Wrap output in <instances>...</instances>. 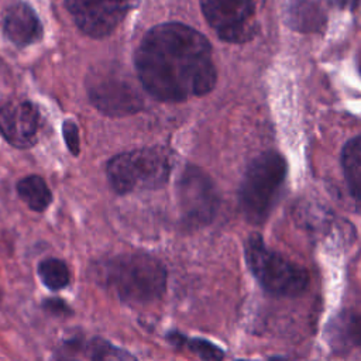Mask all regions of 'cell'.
I'll return each instance as SVG.
<instances>
[{
    "instance_id": "cell-16",
    "label": "cell",
    "mask_w": 361,
    "mask_h": 361,
    "mask_svg": "<svg viewBox=\"0 0 361 361\" xmlns=\"http://www.w3.org/2000/svg\"><path fill=\"white\" fill-rule=\"evenodd\" d=\"M38 275L42 283L51 290H59L68 286L71 274L66 264L58 258H47L38 265Z\"/></svg>"
},
{
    "instance_id": "cell-10",
    "label": "cell",
    "mask_w": 361,
    "mask_h": 361,
    "mask_svg": "<svg viewBox=\"0 0 361 361\" xmlns=\"http://www.w3.org/2000/svg\"><path fill=\"white\" fill-rule=\"evenodd\" d=\"M39 113L30 102H7L0 106V134L17 148H28L37 140Z\"/></svg>"
},
{
    "instance_id": "cell-19",
    "label": "cell",
    "mask_w": 361,
    "mask_h": 361,
    "mask_svg": "<svg viewBox=\"0 0 361 361\" xmlns=\"http://www.w3.org/2000/svg\"><path fill=\"white\" fill-rule=\"evenodd\" d=\"M338 4H345V6H351V7H355L357 4V0H337Z\"/></svg>"
},
{
    "instance_id": "cell-2",
    "label": "cell",
    "mask_w": 361,
    "mask_h": 361,
    "mask_svg": "<svg viewBox=\"0 0 361 361\" xmlns=\"http://www.w3.org/2000/svg\"><path fill=\"white\" fill-rule=\"evenodd\" d=\"M97 281L127 303L158 300L166 288L164 264L147 254H124L100 264Z\"/></svg>"
},
{
    "instance_id": "cell-1",
    "label": "cell",
    "mask_w": 361,
    "mask_h": 361,
    "mask_svg": "<svg viewBox=\"0 0 361 361\" xmlns=\"http://www.w3.org/2000/svg\"><path fill=\"white\" fill-rule=\"evenodd\" d=\"M142 87L161 102H183L209 93L217 79L210 42L180 23L152 27L134 54Z\"/></svg>"
},
{
    "instance_id": "cell-7",
    "label": "cell",
    "mask_w": 361,
    "mask_h": 361,
    "mask_svg": "<svg viewBox=\"0 0 361 361\" xmlns=\"http://www.w3.org/2000/svg\"><path fill=\"white\" fill-rule=\"evenodd\" d=\"M264 0H200L202 11L219 38L245 42L258 32L257 16Z\"/></svg>"
},
{
    "instance_id": "cell-5",
    "label": "cell",
    "mask_w": 361,
    "mask_h": 361,
    "mask_svg": "<svg viewBox=\"0 0 361 361\" xmlns=\"http://www.w3.org/2000/svg\"><path fill=\"white\" fill-rule=\"evenodd\" d=\"M247 267L259 285L269 293L296 296L309 286V272L305 267L268 250L262 237L251 234L245 243Z\"/></svg>"
},
{
    "instance_id": "cell-14",
    "label": "cell",
    "mask_w": 361,
    "mask_h": 361,
    "mask_svg": "<svg viewBox=\"0 0 361 361\" xmlns=\"http://www.w3.org/2000/svg\"><path fill=\"white\" fill-rule=\"evenodd\" d=\"M17 192L21 200L34 212H44L52 200L48 185L37 175L21 179L17 183Z\"/></svg>"
},
{
    "instance_id": "cell-4",
    "label": "cell",
    "mask_w": 361,
    "mask_h": 361,
    "mask_svg": "<svg viewBox=\"0 0 361 361\" xmlns=\"http://www.w3.org/2000/svg\"><path fill=\"white\" fill-rule=\"evenodd\" d=\"M286 176V162L275 151L255 157L245 169L238 190L244 217L252 223H264L278 199Z\"/></svg>"
},
{
    "instance_id": "cell-17",
    "label": "cell",
    "mask_w": 361,
    "mask_h": 361,
    "mask_svg": "<svg viewBox=\"0 0 361 361\" xmlns=\"http://www.w3.org/2000/svg\"><path fill=\"white\" fill-rule=\"evenodd\" d=\"M62 134H63V140L66 142V147L69 148V151L72 152V155H78L80 151V142H79V131H78V126L71 121L66 120L62 124Z\"/></svg>"
},
{
    "instance_id": "cell-15",
    "label": "cell",
    "mask_w": 361,
    "mask_h": 361,
    "mask_svg": "<svg viewBox=\"0 0 361 361\" xmlns=\"http://www.w3.org/2000/svg\"><path fill=\"white\" fill-rule=\"evenodd\" d=\"M166 338L176 347H183L186 345L190 353L197 355L202 361H223L224 360V351L216 345L214 343L200 338V337H193L188 338L180 333L172 331L166 336Z\"/></svg>"
},
{
    "instance_id": "cell-12",
    "label": "cell",
    "mask_w": 361,
    "mask_h": 361,
    "mask_svg": "<svg viewBox=\"0 0 361 361\" xmlns=\"http://www.w3.org/2000/svg\"><path fill=\"white\" fill-rule=\"evenodd\" d=\"M68 347L82 355L85 361H137L127 350L117 347L102 337H93L85 343H69ZM63 361H78L73 357H65Z\"/></svg>"
},
{
    "instance_id": "cell-8",
    "label": "cell",
    "mask_w": 361,
    "mask_h": 361,
    "mask_svg": "<svg viewBox=\"0 0 361 361\" xmlns=\"http://www.w3.org/2000/svg\"><path fill=\"white\" fill-rule=\"evenodd\" d=\"M182 216L190 226L210 223L219 207V195L210 176L196 166H186L176 183Z\"/></svg>"
},
{
    "instance_id": "cell-6",
    "label": "cell",
    "mask_w": 361,
    "mask_h": 361,
    "mask_svg": "<svg viewBox=\"0 0 361 361\" xmlns=\"http://www.w3.org/2000/svg\"><path fill=\"white\" fill-rule=\"evenodd\" d=\"M86 89L93 106L110 117L130 116L144 107L135 82L114 63L93 68L86 79Z\"/></svg>"
},
{
    "instance_id": "cell-9",
    "label": "cell",
    "mask_w": 361,
    "mask_h": 361,
    "mask_svg": "<svg viewBox=\"0 0 361 361\" xmlns=\"http://www.w3.org/2000/svg\"><path fill=\"white\" fill-rule=\"evenodd\" d=\"M65 4L82 32L103 38L117 28L137 0H65Z\"/></svg>"
},
{
    "instance_id": "cell-3",
    "label": "cell",
    "mask_w": 361,
    "mask_h": 361,
    "mask_svg": "<svg viewBox=\"0 0 361 361\" xmlns=\"http://www.w3.org/2000/svg\"><path fill=\"white\" fill-rule=\"evenodd\" d=\"M172 171V152L164 147H145L113 157L106 168L117 193L162 188Z\"/></svg>"
},
{
    "instance_id": "cell-11",
    "label": "cell",
    "mask_w": 361,
    "mask_h": 361,
    "mask_svg": "<svg viewBox=\"0 0 361 361\" xmlns=\"http://www.w3.org/2000/svg\"><path fill=\"white\" fill-rule=\"evenodd\" d=\"M4 34L14 45L27 47L41 39L42 25L27 3L17 1L4 14Z\"/></svg>"
},
{
    "instance_id": "cell-13",
    "label": "cell",
    "mask_w": 361,
    "mask_h": 361,
    "mask_svg": "<svg viewBox=\"0 0 361 361\" xmlns=\"http://www.w3.org/2000/svg\"><path fill=\"white\" fill-rule=\"evenodd\" d=\"M343 171L348 185L351 197L358 203L360 202V189H361V140L354 137L343 148L341 154Z\"/></svg>"
},
{
    "instance_id": "cell-18",
    "label": "cell",
    "mask_w": 361,
    "mask_h": 361,
    "mask_svg": "<svg viewBox=\"0 0 361 361\" xmlns=\"http://www.w3.org/2000/svg\"><path fill=\"white\" fill-rule=\"evenodd\" d=\"M44 309L52 314H68L71 313L69 306L61 299H47L44 302Z\"/></svg>"
}]
</instances>
